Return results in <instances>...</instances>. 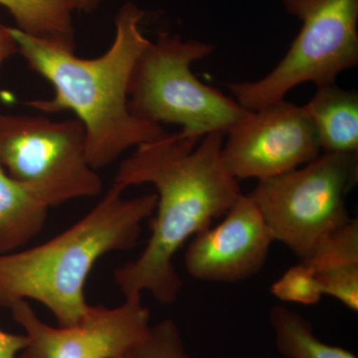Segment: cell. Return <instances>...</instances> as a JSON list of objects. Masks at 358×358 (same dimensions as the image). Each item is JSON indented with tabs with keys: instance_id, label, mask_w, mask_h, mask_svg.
Wrapping results in <instances>:
<instances>
[{
	"instance_id": "cell-1",
	"label": "cell",
	"mask_w": 358,
	"mask_h": 358,
	"mask_svg": "<svg viewBox=\"0 0 358 358\" xmlns=\"http://www.w3.org/2000/svg\"><path fill=\"white\" fill-rule=\"evenodd\" d=\"M225 136L217 131L195 141L179 131H164L138 145L120 164L113 185L124 190L152 185L157 196L147 246L136 260L114 272L124 298L148 292L162 305L173 303L182 289L174 256L241 196L237 179L226 171L221 159Z\"/></svg>"
},
{
	"instance_id": "cell-2",
	"label": "cell",
	"mask_w": 358,
	"mask_h": 358,
	"mask_svg": "<svg viewBox=\"0 0 358 358\" xmlns=\"http://www.w3.org/2000/svg\"><path fill=\"white\" fill-rule=\"evenodd\" d=\"M145 15L134 2L122 4L115 14L114 41L105 53L93 59L78 57L75 51L10 27L29 69L54 89L52 98L26 105L46 114L72 112L83 124L87 159L96 171L166 131L159 124L134 117L129 108L131 73L150 42L141 29Z\"/></svg>"
},
{
	"instance_id": "cell-3",
	"label": "cell",
	"mask_w": 358,
	"mask_h": 358,
	"mask_svg": "<svg viewBox=\"0 0 358 358\" xmlns=\"http://www.w3.org/2000/svg\"><path fill=\"white\" fill-rule=\"evenodd\" d=\"M124 192L112 185L91 211L57 236L0 255V307L35 301L59 327L83 319L91 307L85 287L94 266L108 254L134 248L143 223L155 214V193L126 199Z\"/></svg>"
},
{
	"instance_id": "cell-4",
	"label": "cell",
	"mask_w": 358,
	"mask_h": 358,
	"mask_svg": "<svg viewBox=\"0 0 358 358\" xmlns=\"http://www.w3.org/2000/svg\"><path fill=\"white\" fill-rule=\"evenodd\" d=\"M215 46L160 32L148 42L134 65L129 85L131 114L150 124H176L183 138L200 141L211 133H227L244 121V109L222 92L200 82L193 62L210 55Z\"/></svg>"
},
{
	"instance_id": "cell-5",
	"label": "cell",
	"mask_w": 358,
	"mask_h": 358,
	"mask_svg": "<svg viewBox=\"0 0 358 358\" xmlns=\"http://www.w3.org/2000/svg\"><path fill=\"white\" fill-rule=\"evenodd\" d=\"M358 179V155L322 152L288 173L259 181L247 194L275 241L307 260L352 218L345 200Z\"/></svg>"
},
{
	"instance_id": "cell-6",
	"label": "cell",
	"mask_w": 358,
	"mask_h": 358,
	"mask_svg": "<svg viewBox=\"0 0 358 358\" xmlns=\"http://www.w3.org/2000/svg\"><path fill=\"white\" fill-rule=\"evenodd\" d=\"M282 1L301 21L286 55L262 79L227 85L235 101L251 112L284 100L299 85L336 83L341 73L358 64V0Z\"/></svg>"
},
{
	"instance_id": "cell-7",
	"label": "cell",
	"mask_w": 358,
	"mask_h": 358,
	"mask_svg": "<svg viewBox=\"0 0 358 358\" xmlns=\"http://www.w3.org/2000/svg\"><path fill=\"white\" fill-rule=\"evenodd\" d=\"M0 164L47 206L95 197L103 183L86 155L85 129L76 117L0 114Z\"/></svg>"
},
{
	"instance_id": "cell-8",
	"label": "cell",
	"mask_w": 358,
	"mask_h": 358,
	"mask_svg": "<svg viewBox=\"0 0 358 358\" xmlns=\"http://www.w3.org/2000/svg\"><path fill=\"white\" fill-rule=\"evenodd\" d=\"M221 159L239 179L275 178L317 159L322 150L303 106L281 100L252 112L226 133Z\"/></svg>"
},
{
	"instance_id": "cell-9",
	"label": "cell",
	"mask_w": 358,
	"mask_h": 358,
	"mask_svg": "<svg viewBox=\"0 0 358 358\" xmlns=\"http://www.w3.org/2000/svg\"><path fill=\"white\" fill-rule=\"evenodd\" d=\"M23 329L26 345L18 358H114L141 341L152 326L141 296L124 298L115 308L90 307L78 324L53 327L45 324L29 301L9 308Z\"/></svg>"
},
{
	"instance_id": "cell-10",
	"label": "cell",
	"mask_w": 358,
	"mask_h": 358,
	"mask_svg": "<svg viewBox=\"0 0 358 358\" xmlns=\"http://www.w3.org/2000/svg\"><path fill=\"white\" fill-rule=\"evenodd\" d=\"M273 242L274 236L262 214L242 194L217 226L192 238L185 267L199 281H244L262 270Z\"/></svg>"
},
{
	"instance_id": "cell-11",
	"label": "cell",
	"mask_w": 358,
	"mask_h": 358,
	"mask_svg": "<svg viewBox=\"0 0 358 358\" xmlns=\"http://www.w3.org/2000/svg\"><path fill=\"white\" fill-rule=\"evenodd\" d=\"M301 262L313 268L324 296L358 310V222L352 219Z\"/></svg>"
},
{
	"instance_id": "cell-12",
	"label": "cell",
	"mask_w": 358,
	"mask_h": 358,
	"mask_svg": "<svg viewBox=\"0 0 358 358\" xmlns=\"http://www.w3.org/2000/svg\"><path fill=\"white\" fill-rule=\"evenodd\" d=\"M322 152L358 155V93L336 83L317 87L303 106Z\"/></svg>"
},
{
	"instance_id": "cell-13",
	"label": "cell",
	"mask_w": 358,
	"mask_h": 358,
	"mask_svg": "<svg viewBox=\"0 0 358 358\" xmlns=\"http://www.w3.org/2000/svg\"><path fill=\"white\" fill-rule=\"evenodd\" d=\"M49 207L0 164V255L22 249L43 230Z\"/></svg>"
},
{
	"instance_id": "cell-14",
	"label": "cell",
	"mask_w": 358,
	"mask_h": 358,
	"mask_svg": "<svg viewBox=\"0 0 358 358\" xmlns=\"http://www.w3.org/2000/svg\"><path fill=\"white\" fill-rule=\"evenodd\" d=\"M0 6L13 16L16 27L26 34L75 51L73 13L69 0H0Z\"/></svg>"
},
{
	"instance_id": "cell-15",
	"label": "cell",
	"mask_w": 358,
	"mask_h": 358,
	"mask_svg": "<svg viewBox=\"0 0 358 358\" xmlns=\"http://www.w3.org/2000/svg\"><path fill=\"white\" fill-rule=\"evenodd\" d=\"M268 322L278 352L286 358H357L355 353L320 341L312 322L284 306L271 308Z\"/></svg>"
},
{
	"instance_id": "cell-16",
	"label": "cell",
	"mask_w": 358,
	"mask_h": 358,
	"mask_svg": "<svg viewBox=\"0 0 358 358\" xmlns=\"http://www.w3.org/2000/svg\"><path fill=\"white\" fill-rule=\"evenodd\" d=\"M114 358H192L182 334L171 319L152 324L141 341Z\"/></svg>"
},
{
	"instance_id": "cell-17",
	"label": "cell",
	"mask_w": 358,
	"mask_h": 358,
	"mask_svg": "<svg viewBox=\"0 0 358 358\" xmlns=\"http://www.w3.org/2000/svg\"><path fill=\"white\" fill-rule=\"evenodd\" d=\"M271 292L278 300L303 306L317 305L324 296L313 268L301 261L287 270Z\"/></svg>"
},
{
	"instance_id": "cell-18",
	"label": "cell",
	"mask_w": 358,
	"mask_h": 358,
	"mask_svg": "<svg viewBox=\"0 0 358 358\" xmlns=\"http://www.w3.org/2000/svg\"><path fill=\"white\" fill-rule=\"evenodd\" d=\"M25 345L24 334H9L0 329V358H18Z\"/></svg>"
},
{
	"instance_id": "cell-19",
	"label": "cell",
	"mask_w": 358,
	"mask_h": 358,
	"mask_svg": "<svg viewBox=\"0 0 358 358\" xmlns=\"http://www.w3.org/2000/svg\"><path fill=\"white\" fill-rule=\"evenodd\" d=\"M17 53L20 51L10 27L0 25V67L6 60Z\"/></svg>"
},
{
	"instance_id": "cell-20",
	"label": "cell",
	"mask_w": 358,
	"mask_h": 358,
	"mask_svg": "<svg viewBox=\"0 0 358 358\" xmlns=\"http://www.w3.org/2000/svg\"><path fill=\"white\" fill-rule=\"evenodd\" d=\"M75 11L91 13L100 6L102 0H69Z\"/></svg>"
}]
</instances>
